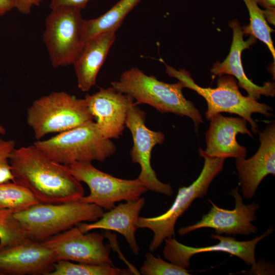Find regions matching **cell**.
Instances as JSON below:
<instances>
[{
  "instance_id": "obj_1",
  "label": "cell",
  "mask_w": 275,
  "mask_h": 275,
  "mask_svg": "<svg viewBox=\"0 0 275 275\" xmlns=\"http://www.w3.org/2000/svg\"><path fill=\"white\" fill-rule=\"evenodd\" d=\"M10 163L13 182L28 188L40 203H64L84 196L82 185L68 167L52 160L34 144L15 148Z\"/></svg>"
},
{
  "instance_id": "obj_2",
  "label": "cell",
  "mask_w": 275,
  "mask_h": 275,
  "mask_svg": "<svg viewBox=\"0 0 275 275\" xmlns=\"http://www.w3.org/2000/svg\"><path fill=\"white\" fill-rule=\"evenodd\" d=\"M118 91L130 96L135 104L150 105L162 114L173 113L192 120L195 131L203 123L202 116L193 102L184 97L183 83L168 84L148 75L137 67L124 71L118 80L111 82Z\"/></svg>"
},
{
  "instance_id": "obj_3",
  "label": "cell",
  "mask_w": 275,
  "mask_h": 275,
  "mask_svg": "<svg viewBox=\"0 0 275 275\" xmlns=\"http://www.w3.org/2000/svg\"><path fill=\"white\" fill-rule=\"evenodd\" d=\"M165 65L166 72L169 76L177 78L183 83L184 88L195 91L205 99L207 105L205 117L208 120L222 113L235 114L245 119L250 123L253 133L256 134L259 130L252 114L259 113L267 118L273 116L271 106L242 95L237 79L231 75L219 76L215 88H203L195 82L188 71L184 69L178 70L167 64Z\"/></svg>"
},
{
  "instance_id": "obj_4",
  "label": "cell",
  "mask_w": 275,
  "mask_h": 275,
  "mask_svg": "<svg viewBox=\"0 0 275 275\" xmlns=\"http://www.w3.org/2000/svg\"><path fill=\"white\" fill-rule=\"evenodd\" d=\"M103 208L78 200L60 204L38 203L14 213L28 236L42 242L84 222H95Z\"/></svg>"
},
{
  "instance_id": "obj_5",
  "label": "cell",
  "mask_w": 275,
  "mask_h": 275,
  "mask_svg": "<svg viewBox=\"0 0 275 275\" xmlns=\"http://www.w3.org/2000/svg\"><path fill=\"white\" fill-rule=\"evenodd\" d=\"M34 145L52 160L66 166L76 162L103 161L116 150L111 139L104 138L94 120L59 133Z\"/></svg>"
},
{
  "instance_id": "obj_6",
  "label": "cell",
  "mask_w": 275,
  "mask_h": 275,
  "mask_svg": "<svg viewBox=\"0 0 275 275\" xmlns=\"http://www.w3.org/2000/svg\"><path fill=\"white\" fill-rule=\"evenodd\" d=\"M94 120L85 99L65 92H53L35 100L27 111L26 121L35 138L60 133Z\"/></svg>"
},
{
  "instance_id": "obj_7",
  "label": "cell",
  "mask_w": 275,
  "mask_h": 275,
  "mask_svg": "<svg viewBox=\"0 0 275 275\" xmlns=\"http://www.w3.org/2000/svg\"><path fill=\"white\" fill-rule=\"evenodd\" d=\"M199 152L204 158V163L198 178L188 186L179 188L174 203L166 212L155 217L138 218L139 229L147 228L153 233L149 249L151 252L156 250L166 239L175 235V226L178 218L196 199L206 195L210 184L223 170L225 159L211 157L201 148H199Z\"/></svg>"
},
{
  "instance_id": "obj_8",
  "label": "cell",
  "mask_w": 275,
  "mask_h": 275,
  "mask_svg": "<svg viewBox=\"0 0 275 275\" xmlns=\"http://www.w3.org/2000/svg\"><path fill=\"white\" fill-rule=\"evenodd\" d=\"M81 11L59 7L51 9L46 18L43 41L54 68L73 65L84 47Z\"/></svg>"
},
{
  "instance_id": "obj_9",
  "label": "cell",
  "mask_w": 275,
  "mask_h": 275,
  "mask_svg": "<svg viewBox=\"0 0 275 275\" xmlns=\"http://www.w3.org/2000/svg\"><path fill=\"white\" fill-rule=\"evenodd\" d=\"M67 166L78 181L89 187L90 195L82 197L80 201L106 210L115 207L117 202L137 200L148 190L138 178L115 177L96 168L91 162H76Z\"/></svg>"
},
{
  "instance_id": "obj_10",
  "label": "cell",
  "mask_w": 275,
  "mask_h": 275,
  "mask_svg": "<svg viewBox=\"0 0 275 275\" xmlns=\"http://www.w3.org/2000/svg\"><path fill=\"white\" fill-rule=\"evenodd\" d=\"M145 122L146 113L134 102L128 111L125 126L132 137L133 146L130 151L132 161L141 167L137 178L148 190L171 196L173 194L172 186L159 181L151 165L152 149L163 143L164 135L160 131L148 128Z\"/></svg>"
},
{
  "instance_id": "obj_11",
  "label": "cell",
  "mask_w": 275,
  "mask_h": 275,
  "mask_svg": "<svg viewBox=\"0 0 275 275\" xmlns=\"http://www.w3.org/2000/svg\"><path fill=\"white\" fill-rule=\"evenodd\" d=\"M104 236L96 232H82L76 226L42 241L54 253L57 261L114 266L110 247L103 242Z\"/></svg>"
},
{
  "instance_id": "obj_12",
  "label": "cell",
  "mask_w": 275,
  "mask_h": 275,
  "mask_svg": "<svg viewBox=\"0 0 275 275\" xmlns=\"http://www.w3.org/2000/svg\"><path fill=\"white\" fill-rule=\"evenodd\" d=\"M230 194L235 199L234 209L219 208L208 199L212 205L209 212L204 215L197 223L179 229L178 234L183 236L203 228L214 229L218 235L226 233L235 236L255 233L257 228L252 223L256 219V213L259 205L255 203L244 204L238 187L234 188Z\"/></svg>"
},
{
  "instance_id": "obj_13",
  "label": "cell",
  "mask_w": 275,
  "mask_h": 275,
  "mask_svg": "<svg viewBox=\"0 0 275 275\" xmlns=\"http://www.w3.org/2000/svg\"><path fill=\"white\" fill-rule=\"evenodd\" d=\"M273 231L269 228L263 234L247 241H238L235 238L222 236L212 234L210 238L219 241L217 244L195 248L187 246L178 242L175 238L166 239L163 250L164 258L176 265L187 268L190 265V258L195 254L212 251L223 252L235 255L243 261L248 266L257 268L255 258V249L257 243Z\"/></svg>"
},
{
  "instance_id": "obj_14",
  "label": "cell",
  "mask_w": 275,
  "mask_h": 275,
  "mask_svg": "<svg viewBox=\"0 0 275 275\" xmlns=\"http://www.w3.org/2000/svg\"><path fill=\"white\" fill-rule=\"evenodd\" d=\"M103 136L107 139H119L123 134L128 111L134 103L129 95L113 87L100 88L84 98Z\"/></svg>"
},
{
  "instance_id": "obj_15",
  "label": "cell",
  "mask_w": 275,
  "mask_h": 275,
  "mask_svg": "<svg viewBox=\"0 0 275 275\" xmlns=\"http://www.w3.org/2000/svg\"><path fill=\"white\" fill-rule=\"evenodd\" d=\"M56 262L51 249L30 238L0 248V273L3 274L48 275Z\"/></svg>"
},
{
  "instance_id": "obj_16",
  "label": "cell",
  "mask_w": 275,
  "mask_h": 275,
  "mask_svg": "<svg viewBox=\"0 0 275 275\" xmlns=\"http://www.w3.org/2000/svg\"><path fill=\"white\" fill-rule=\"evenodd\" d=\"M260 145L251 158H236L243 197L250 199L262 180L267 175H275V124H268L262 132H258Z\"/></svg>"
},
{
  "instance_id": "obj_17",
  "label": "cell",
  "mask_w": 275,
  "mask_h": 275,
  "mask_svg": "<svg viewBox=\"0 0 275 275\" xmlns=\"http://www.w3.org/2000/svg\"><path fill=\"white\" fill-rule=\"evenodd\" d=\"M233 31V39L229 54L222 62H217L210 70L213 77L223 75H231L238 80V86L245 90L248 96L258 100L261 96L273 97L275 95L274 83L267 81L263 86H258L249 79L244 72L241 62V53L256 42V39L250 36L243 39L242 27L237 19L229 23Z\"/></svg>"
},
{
  "instance_id": "obj_18",
  "label": "cell",
  "mask_w": 275,
  "mask_h": 275,
  "mask_svg": "<svg viewBox=\"0 0 275 275\" xmlns=\"http://www.w3.org/2000/svg\"><path fill=\"white\" fill-rule=\"evenodd\" d=\"M209 121L205 134L206 154L225 159L245 158L246 149L238 143L236 136L240 133L253 138L247 127V121L241 117H226L221 114L213 116Z\"/></svg>"
},
{
  "instance_id": "obj_19",
  "label": "cell",
  "mask_w": 275,
  "mask_h": 275,
  "mask_svg": "<svg viewBox=\"0 0 275 275\" xmlns=\"http://www.w3.org/2000/svg\"><path fill=\"white\" fill-rule=\"evenodd\" d=\"M145 203V199L126 201L103 214L96 221L87 224L80 223L77 226L84 233L94 229L113 230L122 234L128 242L130 249L136 255L140 248L136 242L135 233L137 229L138 220L141 211Z\"/></svg>"
},
{
  "instance_id": "obj_20",
  "label": "cell",
  "mask_w": 275,
  "mask_h": 275,
  "mask_svg": "<svg viewBox=\"0 0 275 275\" xmlns=\"http://www.w3.org/2000/svg\"><path fill=\"white\" fill-rule=\"evenodd\" d=\"M116 39L114 33L97 35L88 41L73 64L77 86L82 92L89 91L96 82L98 73Z\"/></svg>"
},
{
  "instance_id": "obj_21",
  "label": "cell",
  "mask_w": 275,
  "mask_h": 275,
  "mask_svg": "<svg viewBox=\"0 0 275 275\" xmlns=\"http://www.w3.org/2000/svg\"><path fill=\"white\" fill-rule=\"evenodd\" d=\"M141 0H119L110 9L98 17L84 19L82 38L85 43L100 34L114 33L121 25L126 16Z\"/></svg>"
},
{
  "instance_id": "obj_22",
  "label": "cell",
  "mask_w": 275,
  "mask_h": 275,
  "mask_svg": "<svg viewBox=\"0 0 275 275\" xmlns=\"http://www.w3.org/2000/svg\"><path fill=\"white\" fill-rule=\"evenodd\" d=\"M40 203L25 186L13 181L0 183V209H10L14 213Z\"/></svg>"
},
{
  "instance_id": "obj_23",
  "label": "cell",
  "mask_w": 275,
  "mask_h": 275,
  "mask_svg": "<svg viewBox=\"0 0 275 275\" xmlns=\"http://www.w3.org/2000/svg\"><path fill=\"white\" fill-rule=\"evenodd\" d=\"M135 274L129 268H119L114 266L87 263H74L58 260L48 275H128Z\"/></svg>"
},
{
  "instance_id": "obj_24",
  "label": "cell",
  "mask_w": 275,
  "mask_h": 275,
  "mask_svg": "<svg viewBox=\"0 0 275 275\" xmlns=\"http://www.w3.org/2000/svg\"><path fill=\"white\" fill-rule=\"evenodd\" d=\"M242 1L250 15V23L242 27L243 34H249L265 44L274 61L275 49L271 37V33L274 30L268 25L263 11L260 8L256 0Z\"/></svg>"
},
{
  "instance_id": "obj_25",
  "label": "cell",
  "mask_w": 275,
  "mask_h": 275,
  "mask_svg": "<svg viewBox=\"0 0 275 275\" xmlns=\"http://www.w3.org/2000/svg\"><path fill=\"white\" fill-rule=\"evenodd\" d=\"M29 238L10 209H0V248L11 246Z\"/></svg>"
},
{
  "instance_id": "obj_26",
  "label": "cell",
  "mask_w": 275,
  "mask_h": 275,
  "mask_svg": "<svg viewBox=\"0 0 275 275\" xmlns=\"http://www.w3.org/2000/svg\"><path fill=\"white\" fill-rule=\"evenodd\" d=\"M186 268L163 260L159 256H154L151 252L145 254V260L140 268L143 275H188Z\"/></svg>"
},
{
  "instance_id": "obj_27",
  "label": "cell",
  "mask_w": 275,
  "mask_h": 275,
  "mask_svg": "<svg viewBox=\"0 0 275 275\" xmlns=\"http://www.w3.org/2000/svg\"><path fill=\"white\" fill-rule=\"evenodd\" d=\"M15 148V142L0 137V183L14 181L10 163V157Z\"/></svg>"
},
{
  "instance_id": "obj_28",
  "label": "cell",
  "mask_w": 275,
  "mask_h": 275,
  "mask_svg": "<svg viewBox=\"0 0 275 275\" xmlns=\"http://www.w3.org/2000/svg\"><path fill=\"white\" fill-rule=\"evenodd\" d=\"M91 0H50L49 8L51 10L59 7L67 6L74 7L82 10L86 7L87 4Z\"/></svg>"
},
{
  "instance_id": "obj_29",
  "label": "cell",
  "mask_w": 275,
  "mask_h": 275,
  "mask_svg": "<svg viewBox=\"0 0 275 275\" xmlns=\"http://www.w3.org/2000/svg\"><path fill=\"white\" fill-rule=\"evenodd\" d=\"M44 0H16V9L21 13L28 15L33 8L39 6Z\"/></svg>"
},
{
  "instance_id": "obj_30",
  "label": "cell",
  "mask_w": 275,
  "mask_h": 275,
  "mask_svg": "<svg viewBox=\"0 0 275 275\" xmlns=\"http://www.w3.org/2000/svg\"><path fill=\"white\" fill-rule=\"evenodd\" d=\"M16 0H0V16L16 9Z\"/></svg>"
},
{
  "instance_id": "obj_31",
  "label": "cell",
  "mask_w": 275,
  "mask_h": 275,
  "mask_svg": "<svg viewBox=\"0 0 275 275\" xmlns=\"http://www.w3.org/2000/svg\"><path fill=\"white\" fill-rule=\"evenodd\" d=\"M264 15L267 23L274 25L275 22V8L265 9L263 10Z\"/></svg>"
},
{
  "instance_id": "obj_32",
  "label": "cell",
  "mask_w": 275,
  "mask_h": 275,
  "mask_svg": "<svg viewBox=\"0 0 275 275\" xmlns=\"http://www.w3.org/2000/svg\"><path fill=\"white\" fill-rule=\"evenodd\" d=\"M258 5L264 9L275 8V0H256Z\"/></svg>"
},
{
  "instance_id": "obj_33",
  "label": "cell",
  "mask_w": 275,
  "mask_h": 275,
  "mask_svg": "<svg viewBox=\"0 0 275 275\" xmlns=\"http://www.w3.org/2000/svg\"><path fill=\"white\" fill-rule=\"evenodd\" d=\"M6 132L5 128L0 124V134L4 135L6 134Z\"/></svg>"
},
{
  "instance_id": "obj_34",
  "label": "cell",
  "mask_w": 275,
  "mask_h": 275,
  "mask_svg": "<svg viewBox=\"0 0 275 275\" xmlns=\"http://www.w3.org/2000/svg\"><path fill=\"white\" fill-rule=\"evenodd\" d=\"M0 82H1V78H0Z\"/></svg>"
}]
</instances>
